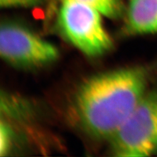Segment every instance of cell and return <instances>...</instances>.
Wrapping results in <instances>:
<instances>
[{
	"label": "cell",
	"instance_id": "7",
	"mask_svg": "<svg viewBox=\"0 0 157 157\" xmlns=\"http://www.w3.org/2000/svg\"><path fill=\"white\" fill-rule=\"evenodd\" d=\"M60 2H75L87 5L98 10L103 16L117 18L122 12L121 0H60Z\"/></svg>",
	"mask_w": 157,
	"mask_h": 157
},
{
	"label": "cell",
	"instance_id": "5",
	"mask_svg": "<svg viewBox=\"0 0 157 157\" xmlns=\"http://www.w3.org/2000/svg\"><path fill=\"white\" fill-rule=\"evenodd\" d=\"M126 26L136 34L157 33V0H129Z\"/></svg>",
	"mask_w": 157,
	"mask_h": 157
},
{
	"label": "cell",
	"instance_id": "4",
	"mask_svg": "<svg viewBox=\"0 0 157 157\" xmlns=\"http://www.w3.org/2000/svg\"><path fill=\"white\" fill-rule=\"evenodd\" d=\"M113 139L119 156H147L157 151V90L143 97Z\"/></svg>",
	"mask_w": 157,
	"mask_h": 157
},
{
	"label": "cell",
	"instance_id": "6",
	"mask_svg": "<svg viewBox=\"0 0 157 157\" xmlns=\"http://www.w3.org/2000/svg\"><path fill=\"white\" fill-rule=\"evenodd\" d=\"M29 113L28 105L22 100L0 90V117L23 118Z\"/></svg>",
	"mask_w": 157,
	"mask_h": 157
},
{
	"label": "cell",
	"instance_id": "3",
	"mask_svg": "<svg viewBox=\"0 0 157 157\" xmlns=\"http://www.w3.org/2000/svg\"><path fill=\"white\" fill-rule=\"evenodd\" d=\"M58 48L30 28L14 21H0V59L19 68L32 69L56 61Z\"/></svg>",
	"mask_w": 157,
	"mask_h": 157
},
{
	"label": "cell",
	"instance_id": "8",
	"mask_svg": "<svg viewBox=\"0 0 157 157\" xmlns=\"http://www.w3.org/2000/svg\"><path fill=\"white\" fill-rule=\"evenodd\" d=\"M14 134L10 127L0 117V156L9 153L13 144Z\"/></svg>",
	"mask_w": 157,
	"mask_h": 157
},
{
	"label": "cell",
	"instance_id": "1",
	"mask_svg": "<svg viewBox=\"0 0 157 157\" xmlns=\"http://www.w3.org/2000/svg\"><path fill=\"white\" fill-rule=\"evenodd\" d=\"M145 72L122 69L85 81L75 97V111L85 131L97 138L113 137L145 96Z\"/></svg>",
	"mask_w": 157,
	"mask_h": 157
},
{
	"label": "cell",
	"instance_id": "2",
	"mask_svg": "<svg viewBox=\"0 0 157 157\" xmlns=\"http://www.w3.org/2000/svg\"><path fill=\"white\" fill-rule=\"evenodd\" d=\"M101 16L87 5L61 2L57 15V26L62 36L84 55L99 56L110 50L112 39L105 29Z\"/></svg>",
	"mask_w": 157,
	"mask_h": 157
},
{
	"label": "cell",
	"instance_id": "9",
	"mask_svg": "<svg viewBox=\"0 0 157 157\" xmlns=\"http://www.w3.org/2000/svg\"><path fill=\"white\" fill-rule=\"evenodd\" d=\"M45 0H0V9L32 8L40 6Z\"/></svg>",
	"mask_w": 157,
	"mask_h": 157
}]
</instances>
